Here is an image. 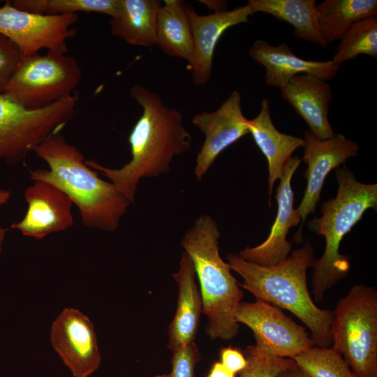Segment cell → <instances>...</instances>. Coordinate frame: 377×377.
Segmentation results:
<instances>
[{
	"label": "cell",
	"instance_id": "obj_4",
	"mask_svg": "<svg viewBox=\"0 0 377 377\" xmlns=\"http://www.w3.org/2000/svg\"><path fill=\"white\" fill-rule=\"evenodd\" d=\"M220 237L217 223L202 214L184 233L181 246L190 257L200 283L207 334L212 339L230 341L239 332L235 313L244 294L229 264L220 256Z\"/></svg>",
	"mask_w": 377,
	"mask_h": 377
},
{
	"label": "cell",
	"instance_id": "obj_8",
	"mask_svg": "<svg viewBox=\"0 0 377 377\" xmlns=\"http://www.w3.org/2000/svg\"><path fill=\"white\" fill-rule=\"evenodd\" d=\"M81 77V68L73 57L36 54L21 59L3 93L27 109H40L73 94Z\"/></svg>",
	"mask_w": 377,
	"mask_h": 377
},
{
	"label": "cell",
	"instance_id": "obj_31",
	"mask_svg": "<svg viewBox=\"0 0 377 377\" xmlns=\"http://www.w3.org/2000/svg\"><path fill=\"white\" fill-rule=\"evenodd\" d=\"M221 362L234 374L241 372L247 365V360L239 350L227 347L221 350Z\"/></svg>",
	"mask_w": 377,
	"mask_h": 377
},
{
	"label": "cell",
	"instance_id": "obj_1",
	"mask_svg": "<svg viewBox=\"0 0 377 377\" xmlns=\"http://www.w3.org/2000/svg\"><path fill=\"white\" fill-rule=\"evenodd\" d=\"M130 94L142 110L128 136L131 160L115 169L93 160L85 163L107 177L133 204L140 181L168 172L173 158L191 149V135L181 112L168 107L156 93L137 84Z\"/></svg>",
	"mask_w": 377,
	"mask_h": 377
},
{
	"label": "cell",
	"instance_id": "obj_29",
	"mask_svg": "<svg viewBox=\"0 0 377 377\" xmlns=\"http://www.w3.org/2000/svg\"><path fill=\"white\" fill-rule=\"evenodd\" d=\"M172 371L170 377H195V369L201 358L195 341L171 350Z\"/></svg>",
	"mask_w": 377,
	"mask_h": 377
},
{
	"label": "cell",
	"instance_id": "obj_25",
	"mask_svg": "<svg viewBox=\"0 0 377 377\" xmlns=\"http://www.w3.org/2000/svg\"><path fill=\"white\" fill-rule=\"evenodd\" d=\"M15 8L36 14H77L78 12L98 13L114 17L119 0H14Z\"/></svg>",
	"mask_w": 377,
	"mask_h": 377
},
{
	"label": "cell",
	"instance_id": "obj_2",
	"mask_svg": "<svg viewBox=\"0 0 377 377\" xmlns=\"http://www.w3.org/2000/svg\"><path fill=\"white\" fill-rule=\"evenodd\" d=\"M33 151L50 169L29 170L31 179L50 183L64 191L78 208L85 226L105 231L119 227L131 203L88 166L82 154L60 132L48 136Z\"/></svg>",
	"mask_w": 377,
	"mask_h": 377
},
{
	"label": "cell",
	"instance_id": "obj_15",
	"mask_svg": "<svg viewBox=\"0 0 377 377\" xmlns=\"http://www.w3.org/2000/svg\"><path fill=\"white\" fill-rule=\"evenodd\" d=\"M24 195L28 204L27 211L21 221L11 224V228L20 230L25 236L43 239L73 226V203L56 186L34 180Z\"/></svg>",
	"mask_w": 377,
	"mask_h": 377
},
{
	"label": "cell",
	"instance_id": "obj_5",
	"mask_svg": "<svg viewBox=\"0 0 377 377\" xmlns=\"http://www.w3.org/2000/svg\"><path fill=\"white\" fill-rule=\"evenodd\" d=\"M337 195L323 202L322 216L308 223L309 228L325 238L323 256L312 265L311 286L316 301L322 302L327 290L346 277L349 259L339 253L341 242L369 209H377V184H363L344 165L335 172Z\"/></svg>",
	"mask_w": 377,
	"mask_h": 377
},
{
	"label": "cell",
	"instance_id": "obj_34",
	"mask_svg": "<svg viewBox=\"0 0 377 377\" xmlns=\"http://www.w3.org/2000/svg\"><path fill=\"white\" fill-rule=\"evenodd\" d=\"M276 377H309L302 369H301L296 364L291 367H289L281 373Z\"/></svg>",
	"mask_w": 377,
	"mask_h": 377
},
{
	"label": "cell",
	"instance_id": "obj_22",
	"mask_svg": "<svg viewBox=\"0 0 377 377\" xmlns=\"http://www.w3.org/2000/svg\"><path fill=\"white\" fill-rule=\"evenodd\" d=\"M157 45L169 56L184 59L191 67L193 40L185 5L180 0H165L156 22Z\"/></svg>",
	"mask_w": 377,
	"mask_h": 377
},
{
	"label": "cell",
	"instance_id": "obj_21",
	"mask_svg": "<svg viewBox=\"0 0 377 377\" xmlns=\"http://www.w3.org/2000/svg\"><path fill=\"white\" fill-rule=\"evenodd\" d=\"M161 6L158 0H119L117 15L110 17V34L131 45H157L156 22Z\"/></svg>",
	"mask_w": 377,
	"mask_h": 377
},
{
	"label": "cell",
	"instance_id": "obj_10",
	"mask_svg": "<svg viewBox=\"0 0 377 377\" xmlns=\"http://www.w3.org/2000/svg\"><path fill=\"white\" fill-rule=\"evenodd\" d=\"M235 320L253 332L254 346L268 355L293 359L315 346L301 325L287 316L281 309L267 302H241Z\"/></svg>",
	"mask_w": 377,
	"mask_h": 377
},
{
	"label": "cell",
	"instance_id": "obj_18",
	"mask_svg": "<svg viewBox=\"0 0 377 377\" xmlns=\"http://www.w3.org/2000/svg\"><path fill=\"white\" fill-rule=\"evenodd\" d=\"M280 89L282 98L305 121L317 139L326 140L334 135L328 119L332 91L326 81L312 75L299 74Z\"/></svg>",
	"mask_w": 377,
	"mask_h": 377
},
{
	"label": "cell",
	"instance_id": "obj_26",
	"mask_svg": "<svg viewBox=\"0 0 377 377\" xmlns=\"http://www.w3.org/2000/svg\"><path fill=\"white\" fill-rule=\"evenodd\" d=\"M360 54L377 58V16L355 23L340 40L333 63L339 66Z\"/></svg>",
	"mask_w": 377,
	"mask_h": 377
},
{
	"label": "cell",
	"instance_id": "obj_6",
	"mask_svg": "<svg viewBox=\"0 0 377 377\" xmlns=\"http://www.w3.org/2000/svg\"><path fill=\"white\" fill-rule=\"evenodd\" d=\"M331 346L357 377H377V290L355 284L332 311Z\"/></svg>",
	"mask_w": 377,
	"mask_h": 377
},
{
	"label": "cell",
	"instance_id": "obj_11",
	"mask_svg": "<svg viewBox=\"0 0 377 377\" xmlns=\"http://www.w3.org/2000/svg\"><path fill=\"white\" fill-rule=\"evenodd\" d=\"M50 342L73 377H90L101 364L94 324L77 309L65 308L55 318Z\"/></svg>",
	"mask_w": 377,
	"mask_h": 377
},
{
	"label": "cell",
	"instance_id": "obj_20",
	"mask_svg": "<svg viewBox=\"0 0 377 377\" xmlns=\"http://www.w3.org/2000/svg\"><path fill=\"white\" fill-rule=\"evenodd\" d=\"M248 127L256 145L267 161L268 193L270 196L274 184L281 177L286 163L296 149L304 146V140L276 129L271 119L269 102L267 98L261 101L257 117L249 119Z\"/></svg>",
	"mask_w": 377,
	"mask_h": 377
},
{
	"label": "cell",
	"instance_id": "obj_3",
	"mask_svg": "<svg viewBox=\"0 0 377 377\" xmlns=\"http://www.w3.org/2000/svg\"><path fill=\"white\" fill-rule=\"evenodd\" d=\"M227 259L232 271L243 279L239 283L242 288L251 293L256 300L291 312L310 330L315 346H332V311L319 308L307 286V269L312 267L315 260L310 241L272 266L247 262L236 253H228Z\"/></svg>",
	"mask_w": 377,
	"mask_h": 377
},
{
	"label": "cell",
	"instance_id": "obj_19",
	"mask_svg": "<svg viewBox=\"0 0 377 377\" xmlns=\"http://www.w3.org/2000/svg\"><path fill=\"white\" fill-rule=\"evenodd\" d=\"M173 278L178 290L176 311L168 330L167 347L170 350L195 341L202 312V301L195 271L190 257L184 251L182 252L179 267Z\"/></svg>",
	"mask_w": 377,
	"mask_h": 377
},
{
	"label": "cell",
	"instance_id": "obj_30",
	"mask_svg": "<svg viewBox=\"0 0 377 377\" xmlns=\"http://www.w3.org/2000/svg\"><path fill=\"white\" fill-rule=\"evenodd\" d=\"M21 59L22 55L16 45L0 34V93H3Z\"/></svg>",
	"mask_w": 377,
	"mask_h": 377
},
{
	"label": "cell",
	"instance_id": "obj_28",
	"mask_svg": "<svg viewBox=\"0 0 377 377\" xmlns=\"http://www.w3.org/2000/svg\"><path fill=\"white\" fill-rule=\"evenodd\" d=\"M247 365L240 372L239 377H276L283 370L295 364L290 358L268 355L257 349L254 345L246 349Z\"/></svg>",
	"mask_w": 377,
	"mask_h": 377
},
{
	"label": "cell",
	"instance_id": "obj_32",
	"mask_svg": "<svg viewBox=\"0 0 377 377\" xmlns=\"http://www.w3.org/2000/svg\"><path fill=\"white\" fill-rule=\"evenodd\" d=\"M207 377H236L235 374L226 368L221 362H216L212 367Z\"/></svg>",
	"mask_w": 377,
	"mask_h": 377
},
{
	"label": "cell",
	"instance_id": "obj_12",
	"mask_svg": "<svg viewBox=\"0 0 377 377\" xmlns=\"http://www.w3.org/2000/svg\"><path fill=\"white\" fill-rule=\"evenodd\" d=\"M192 123L205 135L194 170L196 179L201 181L223 150L249 133V119L242 112L239 92L233 91L213 112L195 114Z\"/></svg>",
	"mask_w": 377,
	"mask_h": 377
},
{
	"label": "cell",
	"instance_id": "obj_13",
	"mask_svg": "<svg viewBox=\"0 0 377 377\" xmlns=\"http://www.w3.org/2000/svg\"><path fill=\"white\" fill-rule=\"evenodd\" d=\"M304 153L302 161L307 164L304 175L306 186L297 210L301 225L296 239H300L303 224L307 216L315 212L327 175L350 157L358 154V145L342 134H334L329 139L318 140L309 131H304Z\"/></svg>",
	"mask_w": 377,
	"mask_h": 377
},
{
	"label": "cell",
	"instance_id": "obj_14",
	"mask_svg": "<svg viewBox=\"0 0 377 377\" xmlns=\"http://www.w3.org/2000/svg\"><path fill=\"white\" fill-rule=\"evenodd\" d=\"M301 161L298 156H294L286 163L276 190L277 214L269 235L260 244L240 251L238 256L242 259L263 266H272L290 253L292 246L287 240V234L301 221L298 211L293 207L291 180Z\"/></svg>",
	"mask_w": 377,
	"mask_h": 377
},
{
	"label": "cell",
	"instance_id": "obj_17",
	"mask_svg": "<svg viewBox=\"0 0 377 377\" xmlns=\"http://www.w3.org/2000/svg\"><path fill=\"white\" fill-rule=\"evenodd\" d=\"M249 54L255 61L265 67L266 84L280 89L299 74H309L327 81L335 77L339 69L332 60L314 61L300 58L286 43L273 46L258 39Z\"/></svg>",
	"mask_w": 377,
	"mask_h": 377
},
{
	"label": "cell",
	"instance_id": "obj_27",
	"mask_svg": "<svg viewBox=\"0 0 377 377\" xmlns=\"http://www.w3.org/2000/svg\"><path fill=\"white\" fill-rule=\"evenodd\" d=\"M309 377H357L333 348L313 346L293 359Z\"/></svg>",
	"mask_w": 377,
	"mask_h": 377
},
{
	"label": "cell",
	"instance_id": "obj_23",
	"mask_svg": "<svg viewBox=\"0 0 377 377\" xmlns=\"http://www.w3.org/2000/svg\"><path fill=\"white\" fill-rule=\"evenodd\" d=\"M247 5L253 13H267L288 22L297 38L327 47L320 31L315 0H249Z\"/></svg>",
	"mask_w": 377,
	"mask_h": 377
},
{
	"label": "cell",
	"instance_id": "obj_24",
	"mask_svg": "<svg viewBox=\"0 0 377 377\" xmlns=\"http://www.w3.org/2000/svg\"><path fill=\"white\" fill-rule=\"evenodd\" d=\"M318 25L328 44L341 40L355 23L376 16V0H325L316 4Z\"/></svg>",
	"mask_w": 377,
	"mask_h": 377
},
{
	"label": "cell",
	"instance_id": "obj_16",
	"mask_svg": "<svg viewBox=\"0 0 377 377\" xmlns=\"http://www.w3.org/2000/svg\"><path fill=\"white\" fill-rule=\"evenodd\" d=\"M185 8L193 40V58L189 69L193 84L202 86L211 78L214 50L221 36L228 29L249 22L253 13L247 4L209 15H200L189 6Z\"/></svg>",
	"mask_w": 377,
	"mask_h": 377
},
{
	"label": "cell",
	"instance_id": "obj_33",
	"mask_svg": "<svg viewBox=\"0 0 377 377\" xmlns=\"http://www.w3.org/2000/svg\"><path fill=\"white\" fill-rule=\"evenodd\" d=\"M10 195L11 192L9 190L0 188V207L9 200ZM7 230L8 228L0 226V253L2 251V245Z\"/></svg>",
	"mask_w": 377,
	"mask_h": 377
},
{
	"label": "cell",
	"instance_id": "obj_9",
	"mask_svg": "<svg viewBox=\"0 0 377 377\" xmlns=\"http://www.w3.org/2000/svg\"><path fill=\"white\" fill-rule=\"evenodd\" d=\"M79 15H40L19 10L6 1L0 7V34L14 43L22 59L40 50L67 54V40L77 33L73 27Z\"/></svg>",
	"mask_w": 377,
	"mask_h": 377
},
{
	"label": "cell",
	"instance_id": "obj_36",
	"mask_svg": "<svg viewBox=\"0 0 377 377\" xmlns=\"http://www.w3.org/2000/svg\"><path fill=\"white\" fill-rule=\"evenodd\" d=\"M154 377H170V374H163L157 375Z\"/></svg>",
	"mask_w": 377,
	"mask_h": 377
},
{
	"label": "cell",
	"instance_id": "obj_35",
	"mask_svg": "<svg viewBox=\"0 0 377 377\" xmlns=\"http://www.w3.org/2000/svg\"><path fill=\"white\" fill-rule=\"evenodd\" d=\"M200 2H203V3L209 6L211 8L212 6H214V8L216 10V12L225 10V8L227 5L226 1H200Z\"/></svg>",
	"mask_w": 377,
	"mask_h": 377
},
{
	"label": "cell",
	"instance_id": "obj_7",
	"mask_svg": "<svg viewBox=\"0 0 377 377\" xmlns=\"http://www.w3.org/2000/svg\"><path fill=\"white\" fill-rule=\"evenodd\" d=\"M79 92L43 108L27 109L0 93V159L9 164L24 160L52 134L60 132L73 117Z\"/></svg>",
	"mask_w": 377,
	"mask_h": 377
}]
</instances>
